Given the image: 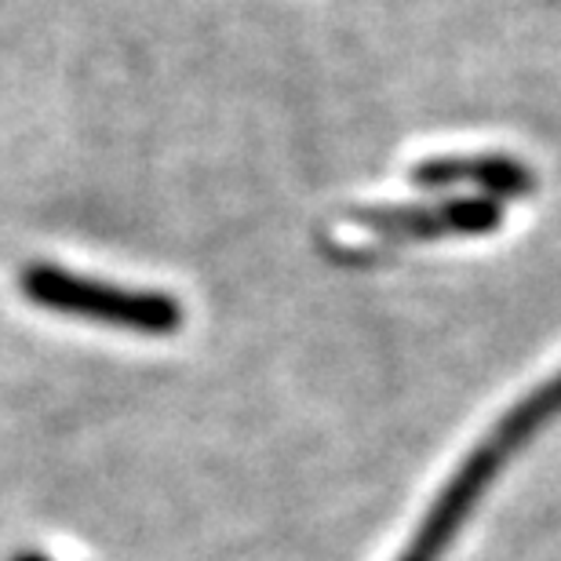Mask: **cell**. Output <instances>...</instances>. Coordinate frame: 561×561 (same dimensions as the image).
Instances as JSON below:
<instances>
[{"instance_id":"6da1fadb","label":"cell","mask_w":561,"mask_h":561,"mask_svg":"<svg viewBox=\"0 0 561 561\" xmlns=\"http://www.w3.org/2000/svg\"><path fill=\"white\" fill-rule=\"evenodd\" d=\"M558 412H561V373L554 379H547L540 390H533L529 398H522L518 405L485 434V442L459 463L453 481L442 489L434 507L426 511L416 536H412L405 551L398 554V561H442V554L453 547L456 533L463 529L470 511L478 507V500L485 496V489L496 481L500 470L507 467L511 459L518 456V448L525 442H533Z\"/></svg>"},{"instance_id":"7a4b0ae2","label":"cell","mask_w":561,"mask_h":561,"mask_svg":"<svg viewBox=\"0 0 561 561\" xmlns=\"http://www.w3.org/2000/svg\"><path fill=\"white\" fill-rule=\"evenodd\" d=\"M22 291L30 302L44 310L70 313V318L117 324L142 335H172L183 324V307L164 296V291H139V288H117L106 280H88L77 274H66L59 266H26L22 271Z\"/></svg>"},{"instance_id":"3957f363","label":"cell","mask_w":561,"mask_h":561,"mask_svg":"<svg viewBox=\"0 0 561 561\" xmlns=\"http://www.w3.org/2000/svg\"><path fill=\"white\" fill-rule=\"evenodd\" d=\"M365 222L405 233H485L500 222V208L492 201H456L431 211H387L379 219L365 216Z\"/></svg>"},{"instance_id":"277c9868","label":"cell","mask_w":561,"mask_h":561,"mask_svg":"<svg viewBox=\"0 0 561 561\" xmlns=\"http://www.w3.org/2000/svg\"><path fill=\"white\" fill-rule=\"evenodd\" d=\"M416 179L423 183H456V179H478L481 186H492V190H511V194H522L529 190V175L525 168L511 164V161H481V164H445V161H434V164H423Z\"/></svg>"},{"instance_id":"5b68a950","label":"cell","mask_w":561,"mask_h":561,"mask_svg":"<svg viewBox=\"0 0 561 561\" xmlns=\"http://www.w3.org/2000/svg\"><path fill=\"white\" fill-rule=\"evenodd\" d=\"M11 561H51L48 554H37V551H22V554H15Z\"/></svg>"}]
</instances>
